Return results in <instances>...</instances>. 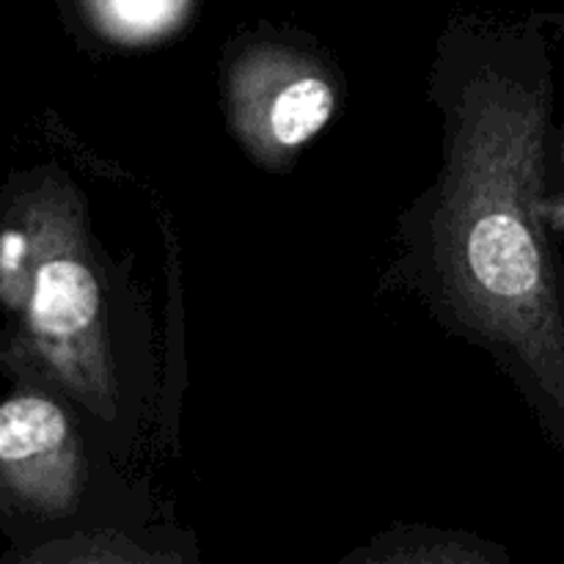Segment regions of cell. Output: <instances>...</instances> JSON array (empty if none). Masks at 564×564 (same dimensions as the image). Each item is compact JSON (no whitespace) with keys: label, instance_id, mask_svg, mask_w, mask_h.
Wrapping results in <instances>:
<instances>
[{"label":"cell","instance_id":"cell-5","mask_svg":"<svg viewBox=\"0 0 564 564\" xmlns=\"http://www.w3.org/2000/svg\"><path fill=\"white\" fill-rule=\"evenodd\" d=\"M193 0H83L99 33L121 44H147L185 22Z\"/></svg>","mask_w":564,"mask_h":564},{"label":"cell","instance_id":"cell-1","mask_svg":"<svg viewBox=\"0 0 564 564\" xmlns=\"http://www.w3.org/2000/svg\"><path fill=\"white\" fill-rule=\"evenodd\" d=\"M554 75L543 42L485 55L452 105L433 262L452 314L516 375L564 457V279L545 196Z\"/></svg>","mask_w":564,"mask_h":564},{"label":"cell","instance_id":"cell-6","mask_svg":"<svg viewBox=\"0 0 564 564\" xmlns=\"http://www.w3.org/2000/svg\"><path fill=\"white\" fill-rule=\"evenodd\" d=\"M66 549L58 556H64V560H72V562H127V560H154L152 554H143V551H138L135 545H130V540H110L105 538V534H99V538H77V540H69L66 543Z\"/></svg>","mask_w":564,"mask_h":564},{"label":"cell","instance_id":"cell-7","mask_svg":"<svg viewBox=\"0 0 564 564\" xmlns=\"http://www.w3.org/2000/svg\"><path fill=\"white\" fill-rule=\"evenodd\" d=\"M551 176H554L556 193L545 196V218L551 226L564 229V124L556 135L554 147H551Z\"/></svg>","mask_w":564,"mask_h":564},{"label":"cell","instance_id":"cell-4","mask_svg":"<svg viewBox=\"0 0 564 564\" xmlns=\"http://www.w3.org/2000/svg\"><path fill=\"white\" fill-rule=\"evenodd\" d=\"M0 485L44 518H66L80 505L86 460L69 416L50 397L0 402Z\"/></svg>","mask_w":564,"mask_h":564},{"label":"cell","instance_id":"cell-3","mask_svg":"<svg viewBox=\"0 0 564 564\" xmlns=\"http://www.w3.org/2000/svg\"><path fill=\"white\" fill-rule=\"evenodd\" d=\"M231 130L264 165H281L334 116L339 94L323 64L292 47L257 44L231 64Z\"/></svg>","mask_w":564,"mask_h":564},{"label":"cell","instance_id":"cell-2","mask_svg":"<svg viewBox=\"0 0 564 564\" xmlns=\"http://www.w3.org/2000/svg\"><path fill=\"white\" fill-rule=\"evenodd\" d=\"M0 306L33 364L99 416L116 411L108 308L80 198L64 180L14 196L0 218Z\"/></svg>","mask_w":564,"mask_h":564}]
</instances>
